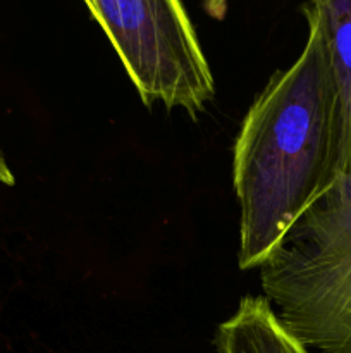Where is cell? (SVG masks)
I'll list each match as a JSON object with an SVG mask.
<instances>
[{
    "mask_svg": "<svg viewBox=\"0 0 351 353\" xmlns=\"http://www.w3.org/2000/svg\"><path fill=\"white\" fill-rule=\"evenodd\" d=\"M301 54L248 109L233 155L240 269H258L336 176V83L313 23Z\"/></svg>",
    "mask_w": 351,
    "mask_h": 353,
    "instance_id": "1",
    "label": "cell"
},
{
    "mask_svg": "<svg viewBox=\"0 0 351 353\" xmlns=\"http://www.w3.org/2000/svg\"><path fill=\"white\" fill-rule=\"evenodd\" d=\"M219 353H313L279 323L264 295H246L231 317L217 326Z\"/></svg>",
    "mask_w": 351,
    "mask_h": 353,
    "instance_id": "5",
    "label": "cell"
},
{
    "mask_svg": "<svg viewBox=\"0 0 351 353\" xmlns=\"http://www.w3.org/2000/svg\"><path fill=\"white\" fill-rule=\"evenodd\" d=\"M14 183H16V178H14L12 169L7 164L6 157H3V152L0 150V185L14 186Z\"/></svg>",
    "mask_w": 351,
    "mask_h": 353,
    "instance_id": "6",
    "label": "cell"
},
{
    "mask_svg": "<svg viewBox=\"0 0 351 353\" xmlns=\"http://www.w3.org/2000/svg\"><path fill=\"white\" fill-rule=\"evenodd\" d=\"M279 323L308 350L351 353V176H337L258 265Z\"/></svg>",
    "mask_w": 351,
    "mask_h": 353,
    "instance_id": "2",
    "label": "cell"
},
{
    "mask_svg": "<svg viewBox=\"0 0 351 353\" xmlns=\"http://www.w3.org/2000/svg\"><path fill=\"white\" fill-rule=\"evenodd\" d=\"M301 9L322 34L336 83V176H351V0H305Z\"/></svg>",
    "mask_w": 351,
    "mask_h": 353,
    "instance_id": "4",
    "label": "cell"
},
{
    "mask_svg": "<svg viewBox=\"0 0 351 353\" xmlns=\"http://www.w3.org/2000/svg\"><path fill=\"white\" fill-rule=\"evenodd\" d=\"M123 62L141 102L196 116L215 79L182 0H83Z\"/></svg>",
    "mask_w": 351,
    "mask_h": 353,
    "instance_id": "3",
    "label": "cell"
}]
</instances>
